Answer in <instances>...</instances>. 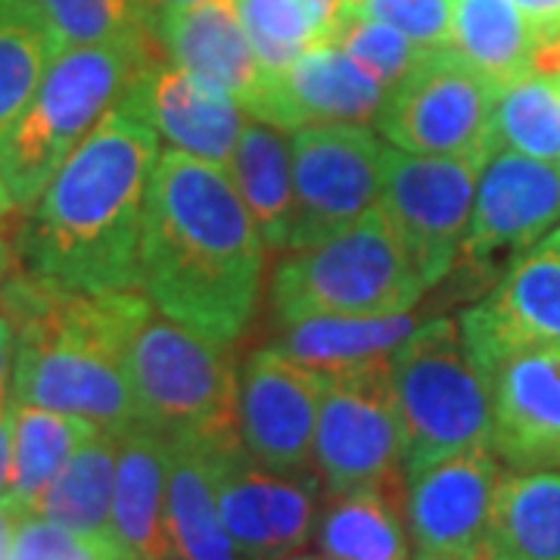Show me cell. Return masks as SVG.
Here are the masks:
<instances>
[{
  "label": "cell",
  "instance_id": "obj_8",
  "mask_svg": "<svg viewBox=\"0 0 560 560\" xmlns=\"http://www.w3.org/2000/svg\"><path fill=\"white\" fill-rule=\"evenodd\" d=\"M499 88L460 57L433 47L386 97L377 128L405 153L486 162L495 150Z\"/></svg>",
  "mask_w": 560,
  "mask_h": 560
},
{
  "label": "cell",
  "instance_id": "obj_45",
  "mask_svg": "<svg viewBox=\"0 0 560 560\" xmlns=\"http://www.w3.org/2000/svg\"><path fill=\"white\" fill-rule=\"evenodd\" d=\"M283 560H327V558H305V555H302V558H296V555H290V558H283Z\"/></svg>",
  "mask_w": 560,
  "mask_h": 560
},
{
  "label": "cell",
  "instance_id": "obj_29",
  "mask_svg": "<svg viewBox=\"0 0 560 560\" xmlns=\"http://www.w3.org/2000/svg\"><path fill=\"white\" fill-rule=\"evenodd\" d=\"M97 430H101L97 423L75 415L13 401V455H10V480L3 495L35 511V501L60 474L62 464Z\"/></svg>",
  "mask_w": 560,
  "mask_h": 560
},
{
  "label": "cell",
  "instance_id": "obj_21",
  "mask_svg": "<svg viewBox=\"0 0 560 560\" xmlns=\"http://www.w3.org/2000/svg\"><path fill=\"white\" fill-rule=\"evenodd\" d=\"M168 436L150 423L119 430L113 539L131 560H175L165 526Z\"/></svg>",
  "mask_w": 560,
  "mask_h": 560
},
{
  "label": "cell",
  "instance_id": "obj_19",
  "mask_svg": "<svg viewBox=\"0 0 560 560\" xmlns=\"http://www.w3.org/2000/svg\"><path fill=\"white\" fill-rule=\"evenodd\" d=\"M128 101L147 116L168 150L212 165H228L246 125V113L231 94L175 66L162 50L147 62Z\"/></svg>",
  "mask_w": 560,
  "mask_h": 560
},
{
  "label": "cell",
  "instance_id": "obj_36",
  "mask_svg": "<svg viewBox=\"0 0 560 560\" xmlns=\"http://www.w3.org/2000/svg\"><path fill=\"white\" fill-rule=\"evenodd\" d=\"M7 560H131L119 548L116 539L84 536L75 529H66L60 523L28 517L22 523L20 536L13 541V551Z\"/></svg>",
  "mask_w": 560,
  "mask_h": 560
},
{
  "label": "cell",
  "instance_id": "obj_5",
  "mask_svg": "<svg viewBox=\"0 0 560 560\" xmlns=\"http://www.w3.org/2000/svg\"><path fill=\"white\" fill-rule=\"evenodd\" d=\"M405 477L464 452L492 448V377L470 355L458 320H423L389 355Z\"/></svg>",
  "mask_w": 560,
  "mask_h": 560
},
{
  "label": "cell",
  "instance_id": "obj_11",
  "mask_svg": "<svg viewBox=\"0 0 560 560\" xmlns=\"http://www.w3.org/2000/svg\"><path fill=\"white\" fill-rule=\"evenodd\" d=\"M290 253L340 234L381 200L383 143L368 125H305L290 131Z\"/></svg>",
  "mask_w": 560,
  "mask_h": 560
},
{
  "label": "cell",
  "instance_id": "obj_26",
  "mask_svg": "<svg viewBox=\"0 0 560 560\" xmlns=\"http://www.w3.org/2000/svg\"><path fill=\"white\" fill-rule=\"evenodd\" d=\"M116 458H119V433L101 427L62 464L60 474L35 501L32 514L84 536L113 539Z\"/></svg>",
  "mask_w": 560,
  "mask_h": 560
},
{
  "label": "cell",
  "instance_id": "obj_43",
  "mask_svg": "<svg viewBox=\"0 0 560 560\" xmlns=\"http://www.w3.org/2000/svg\"><path fill=\"white\" fill-rule=\"evenodd\" d=\"M150 10V20H156L165 10H178V7H190V3H202V0H143Z\"/></svg>",
  "mask_w": 560,
  "mask_h": 560
},
{
  "label": "cell",
  "instance_id": "obj_1",
  "mask_svg": "<svg viewBox=\"0 0 560 560\" xmlns=\"http://www.w3.org/2000/svg\"><path fill=\"white\" fill-rule=\"evenodd\" d=\"M265 249L224 165L162 150L140 237V290L162 315L237 342L259 302Z\"/></svg>",
  "mask_w": 560,
  "mask_h": 560
},
{
  "label": "cell",
  "instance_id": "obj_6",
  "mask_svg": "<svg viewBox=\"0 0 560 560\" xmlns=\"http://www.w3.org/2000/svg\"><path fill=\"white\" fill-rule=\"evenodd\" d=\"M427 293L381 206L327 241L296 249L271 280L278 318L315 315H399Z\"/></svg>",
  "mask_w": 560,
  "mask_h": 560
},
{
  "label": "cell",
  "instance_id": "obj_32",
  "mask_svg": "<svg viewBox=\"0 0 560 560\" xmlns=\"http://www.w3.org/2000/svg\"><path fill=\"white\" fill-rule=\"evenodd\" d=\"M32 7L38 10L60 50L153 32L143 0H32Z\"/></svg>",
  "mask_w": 560,
  "mask_h": 560
},
{
  "label": "cell",
  "instance_id": "obj_34",
  "mask_svg": "<svg viewBox=\"0 0 560 560\" xmlns=\"http://www.w3.org/2000/svg\"><path fill=\"white\" fill-rule=\"evenodd\" d=\"M327 44H337L368 75L381 81L389 94L411 75V69L427 57V50H433V47H420L383 22L349 13V10L340 16Z\"/></svg>",
  "mask_w": 560,
  "mask_h": 560
},
{
  "label": "cell",
  "instance_id": "obj_35",
  "mask_svg": "<svg viewBox=\"0 0 560 560\" xmlns=\"http://www.w3.org/2000/svg\"><path fill=\"white\" fill-rule=\"evenodd\" d=\"M349 13L377 20L420 47H448L455 0H349Z\"/></svg>",
  "mask_w": 560,
  "mask_h": 560
},
{
  "label": "cell",
  "instance_id": "obj_13",
  "mask_svg": "<svg viewBox=\"0 0 560 560\" xmlns=\"http://www.w3.org/2000/svg\"><path fill=\"white\" fill-rule=\"evenodd\" d=\"M327 377L280 346L253 352L237 374V433L249 458L275 474L315 467V430Z\"/></svg>",
  "mask_w": 560,
  "mask_h": 560
},
{
  "label": "cell",
  "instance_id": "obj_41",
  "mask_svg": "<svg viewBox=\"0 0 560 560\" xmlns=\"http://www.w3.org/2000/svg\"><path fill=\"white\" fill-rule=\"evenodd\" d=\"M16 268H20V253H16V246L7 241L3 234H0V290H3V283L16 275Z\"/></svg>",
  "mask_w": 560,
  "mask_h": 560
},
{
  "label": "cell",
  "instance_id": "obj_4",
  "mask_svg": "<svg viewBox=\"0 0 560 560\" xmlns=\"http://www.w3.org/2000/svg\"><path fill=\"white\" fill-rule=\"evenodd\" d=\"M156 54L160 44L147 32L62 47L54 57L35 97L0 147V178L20 209L38 200L62 162L128 97Z\"/></svg>",
  "mask_w": 560,
  "mask_h": 560
},
{
  "label": "cell",
  "instance_id": "obj_31",
  "mask_svg": "<svg viewBox=\"0 0 560 560\" xmlns=\"http://www.w3.org/2000/svg\"><path fill=\"white\" fill-rule=\"evenodd\" d=\"M492 135L495 150L560 162V94L555 79L526 72L499 88Z\"/></svg>",
  "mask_w": 560,
  "mask_h": 560
},
{
  "label": "cell",
  "instance_id": "obj_38",
  "mask_svg": "<svg viewBox=\"0 0 560 560\" xmlns=\"http://www.w3.org/2000/svg\"><path fill=\"white\" fill-rule=\"evenodd\" d=\"M32 517L28 508H22L20 501H13L10 495H0V560L10 558L13 541L20 536L22 523Z\"/></svg>",
  "mask_w": 560,
  "mask_h": 560
},
{
  "label": "cell",
  "instance_id": "obj_10",
  "mask_svg": "<svg viewBox=\"0 0 560 560\" xmlns=\"http://www.w3.org/2000/svg\"><path fill=\"white\" fill-rule=\"evenodd\" d=\"M482 162L452 156H418L399 147H383V184L377 206L389 219L415 271L427 290L455 271Z\"/></svg>",
  "mask_w": 560,
  "mask_h": 560
},
{
  "label": "cell",
  "instance_id": "obj_2",
  "mask_svg": "<svg viewBox=\"0 0 560 560\" xmlns=\"http://www.w3.org/2000/svg\"><path fill=\"white\" fill-rule=\"evenodd\" d=\"M160 143L125 97L25 209L22 268L79 293L140 290V237Z\"/></svg>",
  "mask_w": 560,
  "mask_h": 560
},
{
  "label": "cell",
  "instance_id": "obj_20",
  "mask_svg": "<svg viewBox=\"0 0 560 560\" xmlns=\"http://www.w3.org/2000/svg\"><path fill=\"white\" fill-rule=\"evenodd\" d=\"M389 91L337 44L308 47L300 60L271 75L259 119L296 131L305 125H371Z\"/></svg>",
  "mask_w": 560,
  "mask_h": 560
},
{
  "label": "cell",
  "instance_id": "obj_27",
  "mask_svg": "<svg viewBox=\"0 0 560 560\" xmlns=\"http://www.w3.org/2000/svg\"><path fill=\"white\" fill-rule=\"evenodd\" d=\"M539 25L514 0H455L452 47L495 88L533 69Z\"/></svg>",
  "mask_w": 560,
  "mask_h": 560
},
{
  "label": "cell",
  "instance_id": "obj_40",
  "mask_svg": "<svg viewBox=\"0 0 560 560\" xmlns=\"http://www.w3.org/2000/svg\"><path fill=\"white\" fill-rule=\"evenodd\" d=\"M13 349H16V330L7 315H0V381L10 377L13 368Z\"/></svg>",
  "mask_w": 560,
  "mask_h": 560
},
{
  "label": "cell",
  "instance_id": "obj_17",
  "mask_svg": "<svg viewBox=\"0 0 560 560\" xmlns=\"http://www.w3.org/2000/svg\"><path fill=\"white\" fill-rule=\"evenodd\" d=\"M153 38L168 60L221 88L259 119L271 91V72L256 57L234 0H202L165 10L153 20Z\"/></svg>",
  "mask_w": 560,
  "mask_h": 560
},
{
  "label": "cell",
  "instance_id": "obj_16",
  "mask_svg": "<svg viewBox=\"0 0 560 560\" xmlns=\"http://www.w3.org/2000/svg\"><path fill=\"white\" fill-rule=\"evenodd\" d=\"M499 482L492 448L464 452L408 477V536L418 555L480 560Z\"/></svg>",
  "mask_w": 560,
  "mask_h": 560
},
{
  "label": "cell",
  "instance_id": "obj_44",
  "mask_svg": "<svg viewBox=\"0 0 560 560\" xmlns=\"http://www.w3.org/2000/svg\"><path fill=\"white\" fill-rule=\"evenodd\" d=\"M415 560H455V558H436V555H418Z\"/></svg>",
  "mask_w": 560,
  "mask_h": 560
},
{
  "label": "cell",
  "instance_id": "obj_14",
  "mask_svg": "<svg viewBox=\"0 0 560 560\" xmlns=\"http://www.w3.org/2000/svg\"><path fill=\"white\" fill-rule=\"evenodd\" d=\"M458 327L486 374L523 349L560 342V224L511 259L489 296L460 312Z\"/></svg>",
  "mask_w": 560,
  "mask_h": 560
},
{
  "label": "cell",
  "instance_id": "obj_22",
  "mask_svg": "<svg viewBox=\"0 0 560 560\" xmlns=\"http://www.w3.org/2000/svg\"><path fill=\"white\" fill-rule=\"evenodd\" d=\"M165 526L175 560H243L221 521L206 442L168 436Z\"/></svg>",
  "mask_w": 560,
  "mask_h": 560
},
{
  "label": "cell",
  "instance_id": "obj_7",
  "mask_svg": "<svg viewBox=\"0 0 560 560\" xmlns=\"http://www.w3.org/2000/svg\"><path fill=\"white\" fill-rule=\"evenodd\" d=\"M128 381L143 423L172 440L237 436V364L228 342L202 337L153 305L128 346Z\"/></svg>",
  "mask_w": 560,
  "mask_h": 560
},
{
  "label": "cell",
  "instance_id": "obj_24",
  "mask_svg": "<svg viewBox=\"0 0 560 560\" xmlns=\"http://www.w3.org/2000/svg\"><path fill=\"white\" fill-rule=\"evenodd\" d=\"M243 206L259 228L268 249H287L293 221V153L290 131L261 119H246L237 147L228 160Z\"/></svg>",
  "mask_w": 560,
  "mask_h": 560
},
{
  "label": "cell",
  "instance_id": "obj_37",
  "mask_svg": "<svg viewBox=\"0 0 560 560\" xmlns=\"http://www.w3.org/2000/svg\"><path fill=\"white\" fill-rule=\"evenodd\" d=\"M10 455H13V396L10 377L0 381V495L7 492L10 480Z\"/></svg>",
  "mask_w": 560,
  "mask_h": 560
},
{
  "label": "cell",
  "instance_id": "obj_28",
  "mask_svg": "<svg viewBox=\"0 0 560 560\" xmlns=\"http://www.w3.org/2000/svg\"><path fill=\"white\" fill-rule=\"evenodd\" d=\"M315 521V541L327 560H408V526L396 486L330 495Z\"/></svg>",
  "mask_w": 560,
  "mask_h": 560
},
{
  "label": "cell",
  "instance_id": "obj_30",
  "mask_svg": "<svg viewBox=\"0 0 560 560\" xmlns=\"http://www.w3.org/2000/svg\"><path fill=\"white\" fill-rule=\"evenodd\" d=\"M60 44L32 0H0V147L32 103Z\"/></svg>",
  "mask_w": 560,
  "mask_h": 560
},
{
  "label": "cell",
  "instance_id": "obj_3",
  "mask_svg": "<svg viewBox=\"0 0 560 560\" xmlns=\"http://www.w3.org/2000/svg\"><path fill=\"white\" fill-rule=\"evenodd\" d=\"M150 308L143 290L79 293L16 268L0 290V315L16 330L13 401L75 415L116 433L138 423L128 346Z\"/></svg>",
  "mask_w": 560,
  "mask_h": 560
},
{
  "label": "cell",
  "instance_id": "obj_23",
  "mask_svg": "<svg viewBox=\"0 0 560 560\" xmlns=\"http://www.w3.org/2000/svg\"><path fill=\"white\" fill-rule=\"evenodd\" d=\"M480 560H560V470L501 474Z\"/></svg>",
  "mask_w": 560,
  "mask_h": 560
},
{
  "label": "cell",
  "instance_id": "obj_12",
  "mask_svg": "<svg viewBox=\"0 0 560 560\" xmlns=\"http://www.w3.org/2000/svg\"><path fill=\"white\" fill-rule=\"evenodd\" d=\"M209 445L221 521L243 560H283L315 533L320 477L275 474L249 458L241 433Z\"/></svg>",
  "mask_w": 560,
  "mask_h": 560
},
{
  "label": "cell",
  "instance_id": "obj_42",
  "mask_svg": "<svg viewBox=\"0 0 560 560\" xmlns=\"http://www.w3.org/2000/svg\"><path fill=\"white\" fill-rule=\"evenodd\" d=\"M16 209H20V206H16V200L10 197L7 184H3V178H0V234H3L7 221L13 219V212H16Z\"/></svg>",
  "mask_w": 560,
  "mask_h": 560
},
{
  "label": "cell",
  "instance_id": "obj_15",
  "mask_svg": "<svg viewBox=\"0 0 560 560\" xmlns=\"http://www.w3.org/2000/svg\"><path fill=\"white\" fill-rule=\"evenodd\" d=\"M560 224V162L517 150H492L482 162L474 215L460 261L480 265L499 253H526Z\"/></svg>",
  "mask_w": 560,
  "mask_h": 560
},
{
  "label": "cell",
  "instance_id": "obj_18",
  "mask_svg": "<svg viewBox=\"0 0 560 560\" xmlns=\"http://www.w3.org/2000/svg\"><path fill=\"white\" fill-rule=\"evenodd\" d=\"M492 377V452L511 470H560V342L523 349Z\"/></svg>",
  "mask_w": 560,
  "mask_h": 560
},
{
  "label": "cell",
  "instance_id": "obj_25",
  "mask_svg": "<svg viewBox=\"0 0 560 560\" xmlns=\"http://www.w3.org/2000/svg\"><path fill=\"white\" fill-rule=\"evenodd\" d=\"M423 318L415 312L399 315H315V318L287 320L280 349L290 359L324 374H337L364 361L389 359L401 342L418 330Z\"/></svg>",
  "mask_w": 560,
  "mask_h": 560
},
{
  "label": "cell",
  "instance_id": "obj_39",
  "mask_svg": "<svg viewBox=\"0 0 560 560\" xmlns=\"http://www.w3.org/2000/svg\"><path fill=\"white\" fill-rule=\"evenodd\" d=\"M539 28H551L560 22V0H514Z\"/></svg>",
  "mask_w": 560,
  "mask_h": 560
},
{
  "label": "cell",
  "instance_id": "obj_9",
  "mask_svg": "<svg viewBox=\"0 0 560 560\" xmlns=\"http://www.w3.org/2000/svg\"><path fill=\"white\" fill-rule=\"evenodd\" d=\"M315 470L330 495L396 486L401 423L389 359L327 377L315 430Z\"/></svg>",
  "mask_w": 560,
  "mask_h": 560
},
{
  "label": "cell",
  "instance_id": "obj_46",
  "mask_svg": "<svg viewBox=\"0 0 560 560\" xmlns=\"http://www.w3.org/2000/svg\"><path fill=\"white\" fill-rule=\"evenodd\" d=\"M555 84H558V94H560V79H555Z\"/></svg>",
  "mask_w": 560,
  "mask_h": 560
},
{
  "label": "cell",
  "instance_id": "obj_33",
  "mask_svg": "<svg viewBox=\"0 0 560 560\" xmlns=\"http://www.w3.org/2000/svg\"><path fill=\"white\" fill-rule=\"evenodd\" d=\"M259 62L278 75L290 62L324 44L305 0H234Z\"/></svg>",
  "mask_w": 560,
  "mask_h": 560
}]
</instances>
